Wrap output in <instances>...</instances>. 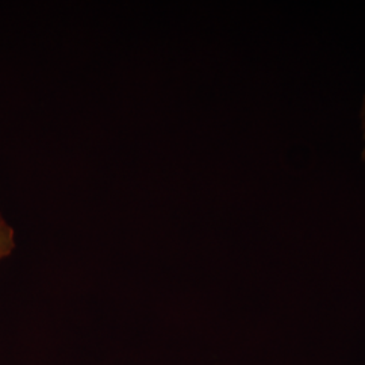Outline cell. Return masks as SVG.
<instances>
[{
	"label": "cell",
	"instance_id": "cell-1",
	"mask_svg": "<svg viewBox=\"0 0 365 365\" xmlns=\"http://www.w3.org/2000/svg\"><path fill=\"white\" fill-rule=\"evenodd\" d=\"M15 247H16L15 230L0 214V261L7 259L13 253Z\"/></svg>",
	"mask_w": 365,
	"mask_h": 365
}]
</instances>
